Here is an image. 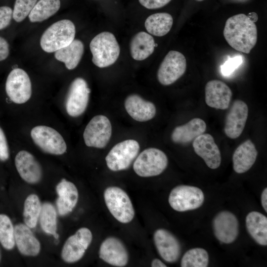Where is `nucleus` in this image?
<instances>
[{"instance_id": "obj_1", "label": "nucleus", "mask_w": 267, "mask_h": 267, "mask_svg": "<svg viewBox=\"0 0 267 267\" xmlns=\"http://www.w3.org/2000/svg\"><path fill=\"white\" fill-rule=\"evenodd\" d=\"M223 36L233 48L248 54L256 44L257 29L247 15L240 13L227 19Z\"/></svg>"}, {"instance_id": "obj_2", "label": "nucleus", "mask_w": 267, "mask_h": 267, "mask_svg": "<svg viewBox=\"0 0 267 267\" xmlns=\"http://www.w3.org/2000/svg\"><path fill=\"white\" fill-rule=\"evenodd\" d=\"M75 26L68 19L57 21L43 33L40 40L42 48L51 53L68 45L74 40Z\"/></svg>"}, {"instance_id": "obj_3", "label": "nucleus", "mask_w": 267, "mask_h": 267, "mask_svg": "<svg viewBox=\"0 0 267 267\" xmlns=\"http://www.w3.org/2000/svg\"><path fill=\"white\" fill-rule=\"evenodd\" d=\"M89 47L92 55V61L99 68L114 64L120 52L119 45L115 36L109 32H103L91 41Z\"/></svg>"}, {"instance_id": "obj_4", "label": "nucleus", "mask_w": 267, "mask_h": 267, "mask_svg": "<svg viewBox=\"0 0 267 267\" xmlns=\"http://www.w3.org/2000/svg\"><path fill=\"white\" fill-rule=\"evenodd\" d=\"M106 205L112 215L119 222H131L134 216L132 201L127 193L117 186H110L104 192Z\"/></svg>"}, {"instance_id": "obj_5", "label": "nucleus", "mask_w": 267, "mask_h": 267, "mask_svg": "<svg viewBox=\"0 0 267 267\" xmlns=\"http://www.w3.org/2000/svg\"><path fill=\"white\" fill-rule=\"evenodd\" d=\"M168 164V157L163 151L151 147L144 149L136 157L133 169L139 177H151L162 173Z\"/></svg>"}, {"instance_id": "obj_6", "label": "nucleus", "mask_w": 267, "mask_h": 267, "mask_svg": "<svg viewBox=\"0 0 267 267\" xmlns=\"http://www.w3.org/2000/svg\"><path fill=\"white\" fill-rule=\"evenodd\" d=\"M140 149L138 142L127 139L115 145L105 157L108 168L117 172L127 170L137 157Z\"/></svg>"}, {"instance_id": "obj_7", "label": "nucleus", "mask_w": 267, "mask_h": 267, "mask_svg": "<svg viewBox=\"0 0 267 267\" xmlns=\"http://www.w3.org/2000/svg\"><path fill=\"white\" fill-rule=\"evenodd\" d=\"M204 198V194L199 188L191 185H180L171 190L168 201L170 205L174 210L185 212L201 207Z\"/></svg>"}, {"instance_id": "obj_8", "label": "nucleus", "mask_w": 267, "mask_h": 267, "mask_svg": "<svg viewBox=\"0 0 267 267\" xmlns=\"http://www.w3.org/2000/svg\"><path fill=\"white\" fill-rule=\"evenodd\" d=\"M34 142L44 152L59 155L67 149L66 142L62 135L55 129L46 126H37L31 131Z\"/></svg>"}, {"instance_id": "obj_9", "label": "nucleus", "mask_w": 267, "mask_h": 267, "mask_svg": "<svg viewBox=\"0 0 267 267\" xmlns=\"http://www.w3.org/2000/svg\"><path fill=\"white\" fill-rule=\"evenodd\" d=\"M112 131V125L109 119L104 115H96L85 129L83 134L85 143L88 147L103 148L109 142Z\"/></svg>"}, {"instance_id": "obj_10", "label": "nucleus", "mask_w": 267, "mask_h": 267, "mask_svg": "<svg viewBox=\"0 0 267 267\" xmlns=\"http://www.w3.org/2000/svg\"><path fill=\"white\" fill-rule=\"evenodd\" d=\"M5 91L10 99L17 104L26 102L32 95V85L27 73L20 68L13 69L8 74Z\"/></svg>"}, {"instance_id": "obj_11", "label": "nucleus", "mask_w": 267, "mask_h": 267, "mask_svg": "<svg viewBox=\"0 0 267 267\" xmlns=\"http://www.w3.org/2000/svg\"><path fill=\"white\" fill-rule=\"evenodd\" d=\"M90 90L87 82L76 78L71 83L65 100L67 114L73 117L81 115L88 106Z\"/></svg>"}, {"instance_id": "obj_12", "label": "nucleus", "mask_w": 267, "mask_h": 267, "mask_svg": "<svg viewBox=\"0 0 267 267\" xmlns=\"http://www.w3.org/2000/svg\"><path fill=\"white\" fill-rule=\"evenodd\" d=\"M186 68V61L183 54L178 51L171 50L159 66L158 80L163 85H171L184 74Z\"/></svg>"}, {"instance_id": "obj_13", "label": "nucleus", "mask_w": 267, "mask_h": 267, "mask_svg": "<svg viewBox=\"0 0 267 267\" xmlns=\"http://www.w3.org/2000/svg\"><path fill=\"white\" fill-rule=\"evenodd\" d=\"M92 239V233L89 228L82 227L79 229L65 242L61 251L63 260L68 263L80 260L90 244Z\"/></svg>"}, {"instance_id": "obj_14", "label": "nucleus", "mask_w": 267, "mask_h": 267, "mask_svg": "<svg viewBox=\"0 0 267 267\" xmlns=\"http://www.w3.org/2000/svg\"><path fill=\"white\" fill-rule=\"evenodd\" d=\"M213 227L216 237L223 243L233 242L238 235V220L228 211H222L216 215L213 220Z\"/></svg>"}, {"instance_id": "obj_15", "label": "nucleus", "mask_w": 267, "mask_h": 267, "mask_svg": "<svg viewBox=\"0 0 267 267\" xmlns=\"http://www.w3.org/2000/svg\"><path fill=\"white\" fill-rule=\"evenodd\" d=\"M248 116V107L243 101L236 99L232 104L225 119L224 131L231 139L238 137L242 134Z\"/></svg>"}, {"instance_id": "obj_16", "label": "nucleus", "mask_w": 267, "mask_h": 267, "mask_svg": "<svg viewBox=\"0 0 267 267\" xmlns=\"http://www.w3.org/2000/svg\"><path fill=\"white\" fill-rule=\"evenodd\" d=\"M153 239L159 254L164 261L173 263L178 259L180 244L172 233L165 229H158L154 233Z\"/></svg>"}, {"instance_id": "obj_17", "label": "nucleus", "mask_w": 267, "mask_h": 267, "mask_svg": "<svg viewBox=\"0 0 267 267\" xmlns=\"http://www.w3.org/2000/svg\"><path fill=\"white\" fill-rule=\"evenodd\" d=\"M192 146L196 154L202 158L212 169L219 167L221 163L220 150L212 135L203 134L196 137Z\"/></svg>"}, {"instance_id": "obj_18", "label": "nucleus", "mask_w": 267, "mask_h": 267, "mask_svg": "<svg viewBox=\"0 0 267 267\" xmlns=\"http://www.w3.org/2000/svg\"><path fill=\"white\" fill-rule=\"evenodd\" d=\"M99 256L105 262L116 267H124L129 261V254L124 244L114 237H107L102 242Z\"/></svg>"}, {"instance_id": "obj_19", "label": "nucleus", "mask_w": 267, "mask_h": 267, "mask_svg": "<svg viewBox=\"0 0 267 267\" xmlns=\"http://www.w3.org/2000/svg\"><path fill=\"white\" fill-rule=\"evenodd\" d=\"M205 102L210 107L225 110L229 107L232 92L223 82L213 80L205 86Z\"/></svg>"}, {"instance_id": "obj_20", "label": "nucleus", "mask_w": 267, "mask_h": 267, "mask_svg": "<svg viewBox=\"0 0 267 267\" xmlns=\"http://www.w3.org/2000/svg\"><path fill=\"white\" fill-rule=\"evenodd\" d=\"M15 164L20 176L27 182L34 184L41 180L43 176L42 167L30 152L20 151L15 156Z\"/></svg>"}, {"instance_id": "obj_21", "label": "nucleus", "mask_w": 267, "mask_h": 267, "mask_svg": "<svg viewBox=\"0 0 267 267\" xmlns=\"http://www.w3.org/2000/svg\"><path fill=\"white\" fill-rule=\"evenodd\" d=\"M124 107L128 114L137 122L149 121L156 113V108L154 103L136 94H132L126 97Z\"/></svg>"}, {"instance_id": "obj_22", "label": "nucleus", "mask_w": 267, "mask_h": 267, "mask_svg": "<svg viewBox=\"0 0 267 267\" xmlns=\"http://www.w3.org/2000/svg\"><path fill=\"white\" fill-rule=\"evenodd\" d=\"M58 198L56 205L58 212L64 216L71 212L78 201V191L75 185L63 178L56 186Z\"/></svg>"}, {"instance_id": "obj_23", "label": "nucleus", "mask_w": 267, "mask_h": 267, "mask_svg": "<svg viewBox=\"0 0 267 267\" xmlns=\"http://www.w3.org/2000/svg\"><path fill=\"white\" fill-rule=\"evenodd\" d=\"M258 151L254 144L247 139L239 145L232 156L233 168L238 174L248 171L255 163Z\"/></svg>"}, {"instance_id": "obj_24", "label": "nucleus", "mask_w": 267, "mask_h": 267, "mask_svg": "<svg viewBox=\"0 0 267 267\" xmlns=\"http://www.w3.org/2000/svg\"><path fill=\"white\" fill-rule=\"evenodd\" d=\"M206 128L204 120L199 118H193L184 125L176 127L172 133L171 139L177 144H188L204 134Z\"/></svg>"}, {"instance_id": "obj_25", "label": "nucleus", "mask_w": 267, "mask_h": 267, "mask_svg": "<svg viewBox=\"0 0 267 267\" xmlns=\"http://www.w3.org/2000/svg\"><path fill=\"white\" fill-rule=\"evenodd\" d=\"M30 228L24 224L16 225L14 228L15 242L22 254L36 256L40 252L41 245Z\"/></svg>"}, {"instance_id": "obj_26", "label": "nucleus", "mask_w": 267, "mask_h": 267, "mask_svg": "<svg viewBox=\"0 0 267 267\" xmlns=\"http://www.w3.org/2000/svg\"><path fill=\"white\" fill-rule=\"evenodd\" d=\"M247 230L252 238L259 245H267V218L257 211L249 213L245 220Z\"/></svg>"}, {"instance_id": "obj_27", "label": "nucleus", "mask_w": 267, "mask_h": 267, "mask_svg": "<svg viewBox=\"0 0 267 267\" xmlns=\"http://www.w3.org/2000/svg\"><path fill=\"white\" fill-rule=\"evenodd\" d=\"M157 44L152 36L145 32L136 34L132 39L130 52L133 59L141 61L148 57L154 51Z\"/></svg>"}, {"instance_id": "obj_28", "label": "nucleus", "mask_w": 267, "mask_h": 267, "mask_svg": "<svg viewBox=\"0 0 267 267\" xmlns=\"http://www.w3.org/2000/svg\"><path fill=\"white\" fill-rule=\"evenodd\" d=\"M84 52L82 41L74 40L68 45L55 51V58L63 62L69 70L75 68L80 62Z\"/></svg>"}, {"instance_id": "obj_29", "label": "nucleus", "mask_w": 267, "mask_h": 267, "mask_svg": "<svg viewBox=\"0 0 267 267\" xmlns=\"http://www.w3.org/2000/svg\"><path fill=\"white\" fill-rule=\"evenodd\" d=\"M173 24V19L171 14L166 12L157 13L147 18L145 27L149 34L162 37L169 32Z\"/></svg>"}, {"instance_id": "obj_30", "label": "nucleus", "mask_w": 267, "mask_h": 267, "mask_svg": "<svg viewBox=\"0 0 267 267\" xmlns=\"http://www.w3.org/2000/svg\"><path fill=\"white\" fill-rule=\"evenodd\" d=\"M60 7V0H40L28 15L31 22L43 21L56 13Z\"/></svg>"}, {"instance_id": "obj_31", "label": "nucleus", "mask_w": 267, "mask_h": 267, "mask_svg": "<svg viewBox=\"0 0 267 267\" xmlns=\"http://www.w3.org/2000/svg\"><path fill=\"white\" fill-rule=\"evenodd\" d=\"M41 227L47 234L52 235L57 239L59 237L56 233L57 214L54 207L50 203H44L41 208L40 215Z\"/></svg>"}, {"instance_id": "obj_32", "label": "nucleus", "mask_w": 267, "mask_h": 267, "mask_svg": "<svg viewBox=\"0 0 267 267\" xmlns=\"http://www.w3.org/2000/svg\"><path fill=\"white\" fill-rule=\"evenodd\" d=\"M42 206L38 196L34 194L29 195L24 205V222L30 228L36 227L40 217Z\"/></svg>"}, {"instance_id": "obj_33", "label": "nucleus", "mask_w": 267, "mask_h": 267, "mask_svg": "<svg viewBox=\"0 0 267 267\" xmlns=\"http://www.w3.org/2000/svg\"><path fill=\"white\" fill-rule=\"evenodd\" d=\"M209 261V254L202 248H194L187 251L183 255L181 267H207Z\"/></svg>"}, {"instance_id": "obj_34", "label": "nucleus", "mask_w": 267, "mask_h": 267, "mask_svg": "<svg viewBox=\"0 0 267 267\" xmlns=\"http://www.w3.org/2000/svg\"><path fill=\"white\" fill-rule=\"evenodd\" d=\"M0 243L7 250L12 249L15 243L13 224L4 214H0Z\"/></svg>"}, {"instance_id": "obj_35", "label": "nucleus", "mask_w": 267, "mask_h": 267, "mask_svg": "<svg viewBox=\"0 0 267 267\" xmlns=\"http://www.w3.org/2000/svg\"><path fill=\"white\" fill-rule=\"evenodd\" d=\"M37 0H16L12 17L17 22L22 21L30 13Z\"/></svg>"}, {"instance_id": "obj_36", "label": "nucleus", "mask_w": 267, "mask_h": 267, "mask_svg": "<svg viewBox=\"0 0 267 267\" xmlns=\"http://www.w3.org/2000/svg\"><path fill=\"white\" fill-rule=\"evenodd\" d=\"M242 57L237 55L229 58L221 66V72L224 76L231 74L242 63Z\"/></svg>"}, {"instance_id": "obj_37", "label": "nucleus", "mask_w": 267, "mask_h": 267, "mask_svg": "<svg viewBox=\"0 0 267 267\" xmlns=\"http://www.w3.org/2000/svg\"><path fill=\"white\" fill-rule=\"evenodd\" d=\"M13 11L7 6L0 7V30L5 28L10 23Z\"/></svg>"}, {"instance_id": "obj_38", "label": "nucleus", "mask_w": 267, "mask_h": 267, "mask_svg": "<svg viewBox=\"0 0 267 267\" xmlns=\"http://www.w3.org/2000/svg\"><path fill=\"white\" fill-rule=\"evenodd\" d=\"M9 158V148L4 133L0 127V160L6 161Z\"/></svg>"}, {"instance_id": "obj_39", "label": "nucleus", "mask_w": 267, "mask_h": 267, "mask_svg": "<svg viewBox=\"0 0 267 267\" xmlns=\"http://www.w3.org/2000/svg\"><path fill=\"white\" fill-rule=\"evenodd\" d=\"M171 0H138L139 3L147 9H152L163 7Z\"/></svg>"}, {"instance_id": "obj_40", "label": "nucleus", "mask_w": 267, "mask_h": 267, "mask_svg": "<svg viewBox=\"0 0 267 267\" xmlns=\"http://www.w3.org/2000/svg\"><path fill=\"white\" fill-rule=\"evenodd\" d=\"M9 53V46L7 42L0 37V61L5 60Z\"/></svg>"}, {"instance_id": "obj_41", "label": "nucleus", "mask_w": 267, "mask_h": 267, "mask_svg": "<svg viewBox=\"0 0 267 267\" xmlns=\"http://www.w3.org/2000/svg\"><path fill=\"white\" fill-rule=\"evenodd\" d=\"M261 204L263 208L267 212V188L266 187L261 194Z\"/></svg>"}, {"instance_id": "obj_42", "label": "nucleus", "mask_w": 267, "mask_h": 267, "mask_svg": "<svg viewBox=\"0 0 267 267\" xmlns=\"http://www.w3.org/2000/svg\"><path fill=\"white\" fill-rule=\"evenodd\" d=\"M151 266L152 267H166L167 266L158 259H154L152 260Z\"/></svg>"}, {"instance_id": "obj_43", "label": "nucleus", "mask_w": 267, "mask_h": 267, "mask_svg": "<svg viewBox=\"0 0 267 267\" xmlns=\"http://www.w3.org/2000/svg\"><path fill=\"white\" fill-rule=\"evenodd\" d=\"M247 16L249 17L250 20L254 23L258 19L257 14L254 12L249 13Z\"/></svg>"}, {"instance_id": "obj_44", "label": "nucleus", "mask_w": 267, "mask_h": 267, "mask_svg": "<svg viewBox=\"0 0 267 267\" xmlns=\"http://www.w3.org/2000/svg\"><path fill=\"white\" fill-rule=\"evenodd\" d=\"M198 0V1H202L203 0Z\"/></svg>"}]
</instances>
